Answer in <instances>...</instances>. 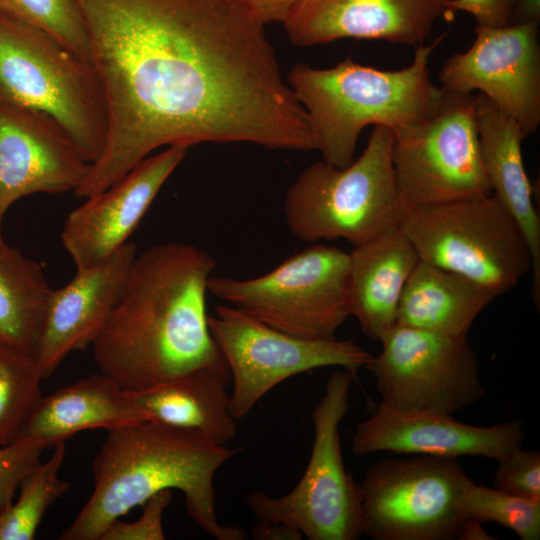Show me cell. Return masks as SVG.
I'll return each instance as SVG.
<instances>
[{
    "label": "cell",
    "mask_w": 540,
    "mask_h": 540,
    "mask_svg": "<svg viewBox=\"0 0 540 540\" xmlns=\"http://www.w3.org/2000/svg\"><path fill=\"white\" fill-rule=\"evenodd\" d=\"M108 112L75 189H106L155 149L243 142L316 150L308 115L244 0H74Z\"/></svg>",
    "instance_id": "1"
},
{
    "label": "cell",
    "mask_w": 540,
    "mask_h": 540,
    "mask_svg": "<svg viewBox=\"0 0 540 540\" xmlns=\"http://www.w3.org/2000/svg\"><path fill=\"white\" fill-rule=\"evenodd\" d=\"M216 264L184 242L137 254L118 303L91 345L100 373L129 392L199 368L230 378L208 326V280Z\"/></svg>",
    "instance_id": "2"
},
{
    "label": "cell",
    "mask_w": 540,
    "mask_h": 540,
    "mask_svg": "<svg viewBox=\"0 0 540 540\" xmlns=\"http://www.w3.org/2000/svg\"><path fill=\"white\" fill-rule=\"evenodd\" d=\"M92 464L94 489L60 540H100L108 526L163 490L184 495L189 517L216 540H244L242 527L221 524L214 480L242 447L152 421L107 430Z\"/></svg>",
    "instance_id": "3"
},
{
    "label": "cell",
    "mask_w": 540,
    "mask_h": 540,
    "mask_svg": "<svg viewBox=\"0 0 540 540\" xmlns=\"http://www.w3.org/2000/svg\"><path fill=\"white\" fill-rule=\"evenodd\" d=\"M444 34L415 47L412 62L380 70L351 58L330 68L294 65L288 83L304 107L322 160L338 168L354 160L358 137L370 125L393 133L418 125L440 108L444 90L429 75V59Z\"/></svg>",
    "instance_id": "4"
},
{
    "label": "cell",
    "mask_w": 540,
    "mask_h": 540,
    "mask_svg": "<svg viewBox=\"0 0 540 540\" xmlns=\"http://www.w3.org/2000/svg\"><path fill=\"white\" fill-rule=\"evenodd\" d=\"M393 131L373 126L362 154L343 168L323 160L306 167L288 188L284 216L306 242L344 239L361 245L399 224L400 202L392 165Z\"/></svg>",
    "instance_id": "5"
},
{
    "label": "cell",
    "mask_w": 540,
    "mask_h": 540,
    "mask_svg": "<svg viewBox=\"0 0 540 540\" xmlns=\"http://www.w3.org/2000/svg\"><path fill=\"white\" fill-rule=\"evenodd\" d=\"M0 95L55 118L91 165L108 131L94 67L47 32L0 12Z\"/></svg>",
    "instance_id": "6"
},
{
    "label": "cell",
    "mask_w": 540,
    "mask_h": 540,
    "mask_svg": "<svg viewBox=\"0 0 540 540\" xmlns=\"http://www.w3.org/2000/svg\"><path fill=\"white\" fill-rule=\"evenodd\" d=\"M355 378L346 369L329 376L312 411L311 455L297 485L282 496L262 491L246 496L257 521L286 524L309 540H356L363 534L361 490L345 469L339 433Z\"/></svg>",
    "instance_id": "7"
},
{
    "label": "cell",
    "mask_w": 540,
    "mask_h": 540,
    "mask_svg": "<svg viewBox=\"0 0 540 540\" xmlns=\"http://www.w3.org/2000/svg\"><path fill=\"white\" fill-rule=\"evenodd\" d=\"M399 226L420 260L458 273L496 296L532 270L521 229L493 194L404 209Z\"/></svg>",
    "instance_id": "8"
},
{
    "label": "cell",
    "mask_w": 540,
    "mask_h": 540,
    "mask_svg": "<svg viewBox=\"0 0 540 540\" xmlns=\"http://www.w3.org/2000/svg\"><path fill=\"white\" fill-rule=\"evenodd\" d=\"M208 293L285 333L333 339L349 307V254L316 244L250 279L212 276Z\"/></svg>",
    "instance_id": "9"
},
{
    "label": "cell",
    "mask_w": 540,
    "mask_h": 540,
    "mask_svg": "<svg viewBox=\"0 0 540 540\" xmlns=\"http://www.w3.org/2000/svg\"><path fill=\"white\" fill-rule=\"evenodd\" d=\"M472 482L457 458L411 454L381 460L359 483L363 534L374 540L458 539Z\"/></svg>",
    "instance_id": "10"
},
{
    "label": "cell",
    "mask_w": 540,
    "mask_h": 540,
    "mask_svg": "<svg viewBox=\"0 0 540 540\" xmlns=\"http://www.w3.org/2000/svg\"><path fill=\"white\" fill-rule=\"evenodd\" d=\"M393 135V172L404 209L492 194L480 150L475 95L444 90L431 118Z\"/></svg>",
    "instance_id": "11"
},
{
    "label": "cell",
    "mask_w": 540,
    "mask_h": 540,
    "mask_svg": "<svg viewBox=\"0 0 540 540\" xmlns=\"http://www.w3.org/2000/svg\"><path fill=\"white\" fill-rule=\"evenodd\" d=\"M208 326L229 369L233 384L229 410L236 420L293 376L324 367L343 368L357 376L372 358L353 339L297 337L225 303L208 315Z\"/></svg>",
    "instance_id": "12"
},
{
    "label": "cell",
    "mask_w": 540,
    "mask_h": 540,
    "mask_svg": "<svg viewBox=\"0 0 540 540\" xmlns=\"http://www.w3.org/2000/svg\"><path fill=\"white\" fill-rule=\"evenodd\" d=\"M365 369L380 405L400 412L452 416L484 398L479 360L466 336L395 324Z\"/></svg>",
    "instance_id": "13"
},
{
    "label": "cell",
    "mask_w": 540,
    "mask_h": 540,
    "mask_svg": "<svg viewBox=\"0 0 540 540\" xmlns=\"http://www.w3.org/2000/svg\"><path fill=\"white\" fill-rule=\"evenodd\" d=\"M537 22L475 27V39L443 65L441 88L478 91L511 117L524 138L540 125V45Z\"/></svg>",
    "instance_id": "14"
},
{
    "label": "cell",
    "mask_w": 540,
    "mask_h": 540,
    "mask_svg": "<svg viewBox=\"0 0 540 540\" xmlns=\"http://www.w3.org/2000/svg\"><path fill=\"white\" fill-rule=\"evenodd\" d=\"M89 167L55 118L0 95V236L4 216L17 200L74 191Z\"/></svg>",
    "instance_id": "15"
},
{
    "label": "cell",
    "mask_w": 540,
    "mask_h": 540,
    "mask_svg": "<svg viewBox=\"0 0 540 540\" xmlns=\"http://www.w3.org/2000/svg\"><path fill=\"white\" fill-rule=\"evenodd\" d=\"M187 149L170 146L148 156L67 216L61 242L76 271L91 267L127 242Z\"/></svg>",
    "instance_id": "16"
},
{
    "label": "cell",
    "mask_w": 540,
    "mask_h": 540,
    "mask_svg": "<svg viewBox=\"0 0 540 540\" xmlns=\"http://www.w3.org/2000/svg\"><path fill=\"white\" fill-rule=\"evenodd\" d=\"M454 14L451 0H300L283 25L299 46L356 38L415 48Z\"/></svg>",
    "instance_id": "17"
},
{
    "label": "cell",
    "mask_w": 540,
    "mask_h": 540,
    "mask_svg": "<svg viewBox=\"0 0 540 540\" xmlns=\"http://www.w3.org/2000/svg\"><path fill=\"white\" fill-rule=\"evenodd\" d=\"M137 255L126 242L97 264L76 271L63 287L52 289L34 359L43 379L72 352L92 345L118 303Z\"/></svg>",
    "instance_id": "18"
},
{
    "label": "cell",
    "mask_w": 540,
    "mask_h": 540,
    "mask_svg": "<svg viewBox=\"0 0 540 540\" xmlns=\"http://www.w3.org/2000/svg\"><path fill=\"white\" fill-rule=\"evenodd\" d=\"M523 423L511 420L492 426H474L453 416L400 412L381 405L356 427L352 452L425 454L450 458L484 456L499 460L524 441Z\"/></svg>",
    "instance_id": "19"
},
{
    "label": "cell",
    "mask_w": 540,
    "mask_h": 540,
    "mask_svg": "<svg viewBox=\"0 0 540 540\" xmlns=\"http://www.w3.org/2000/svg\"><path fill=\"white\" fill-rule=\"evenodd\" d=\"M348 254L350 316L380 341L396 324L402 291L420 259L399 224Z\"/></svg>",
    "instance_id": "20"
},
{
    "label": "cell",
    "mask_w": 540,
    "mask_h": 540,
    "mask_svg": "<svg viewBox=\"0 0 540 540\" xmlns=\"http://www.w3.org/2000/svg\"><path fill=\"white\" fill-rule=\"evenodd\" d=\"M475 118L484 168L492 194L521 229L533 260V298L540 301V220L532 201L517 123L483 94L475 95Z\"/></svg>",
    "instance_id": "21"
},
{
    "label": "cell",
    "mask_w": 540,
    "mask_h": 540,
    "mask_svg": "<svg viewBox=\"0 0 540 540\" xmlns=\"http://www.w3.org/2000/svg\"><path fill=\"white\" fill-rule=\"evenodd\" d=\"M142 421L129 393L99 373L42 396L18 438H31L49 448L84 430H110Z\"/></svg>",
    "instance_id": "22"
},
{
    "label": "cell",
    "mask_w": 540,
    "mask_h": 540,
    "mask_svg": "<svg viewBox=\"0 0 540 540\" xmlns=\"http://www.w3.org/2000/svg\"><path fill=\"white\" fill-rule=\"evenodd\" d=\"M230 378L211 368H199L129 392L145 421L189 429L226 445L237 433L229 410Z\"/></svg>",
    "instance_id": "23"
},
{
    "label": "cell",
    "mask_w": 540,
    "mask_h": 540,
    "mask_svg": "<svg viewBox=\"0 0 540 540\" xmlns=\"http://www.w3.org/2000/svg\"><path fill=\"white\" fill-rule=\"evenodd\" d=\"M495 293L450 270L419 260L402 291L396 324L467 336Z\"/></svg>",
    "instance_id": "24"
},
{
    "label": "cell",
    "mask_w": 540,
    "mask_h": 540,
    "mask_svg": "<svg viewBox=\"0 0 540 540\" xmlns=\"http://www.w3.org/2000/svg\"><path fill=\"white\" fill-rule=\"evenodd\" d=\"M51 288L41 265L0 236V342L33 354Z\"/></svg>",
    "instance_id": "25"
},
{
    "label": "cell",
    "mask_w": 540,
    "mask_h": 540,
    "mask_svg": "<svg viewBox=\"0 0 540 540\" xmlns=\"http://www.w3.org/2000/svg\"><path fill=\"white\" fill-rule=\"evenodd\" d=\"M52 448L50 457L20 482L17 501L0 509V540H33L48 508L70 489V484L59 476L66 454L65 441Z\"/></svg>",
    "instance_id": "26"
},
{
    "label": "cell",
    "mask_w": 540,
    "mask_h": 540,
    "mask_svg": "<svg viewBox=\"0 0 540 540\" xmlns=\"http://www.w3.org/2000/svg\"><path fill=\"white\" fill-rule=\"evenodd\" d=\"M32 353L0 342V446L15 441L42 398Z\"/></svg>",
    "instance_id": "27"
},
{
    "label": "cell",
    "mask_w": 540,
    "mask_h": 540,
    "mask_svg": "<svg viewBox=\"0 0 540 540\" xmlns=\"http://www.w3.org/2000/svg\"><path fill=\"white\" fill-rule=\"evenodd\" d=\"M0 12L47 32L90 63L86 25L74 0H0Z\"/></svg>",
    "instance_id": "28"
},
{
    "label": "cell",
    "mask_w": 540,
    "mask_h": 540,
    "mask_svg": "<svg viewBox=\"0 0 540 540\" xmlns=\"http://www.w3.org/2000/svg\"><path fill=\"white\" fill-rule=\"evenodd\" d=\"M463 505L467 519L499 523L522 540L540 538V500L516 497L472 482L464 494Z\"/></svg>",
    "instance_id": "29"
},
{
    "label": "cell",
    "mask_w": 540,
    "mask_h": 540,
    "mask_svg": "<svg viewBox=\"0 0 540 540\" xmlns=\"http://www.w3.org/2000/svg\"><path fill=\"white\" fill-rule=\"evenodd\" d=\"M494 488L530 500H540V452L515 449L497 460Z\"/></svg>",
    "instance_id": "30"
},
{
    "label": "cell",
    "mask_w": 540,
    "mask_h": 540,
    "mask_svg": "<svg viewBox=\"0 0 540 540\" xmlns=\"http://www.w3.org/2000/svg\"><path fill=\"white\" fill-rule=\"evenodd\" d=\"M46 448L44 443L24 437L0 446V509L13 502L20 482L41 462Z\"/></svg>",
    "instance_id": "31"
},
{
    "label": "cell",
    "mask_w": 540,
    "mask_h": 540,
    "mask_svg": "<svg viewBox=\"0 0 540 540\" xmlns=\"http://www.w3.org/2000/svg\"><path fill=\"white\" fill-rule=\"evenodd\" d=\"M172 500V490H163L143 505L142 515L133 522H112L100 540H164L163 514Z\"/></svg>",
    "instance_id": "32"
},
{
    "label": "cell",
    "mask_w": 540,
    "mask_h": 540,
    "mask_svg": "<svg viewBox=\"0 0 540 540\" xmlns=\"http://www.w3.org/2000/svg\"><path fill=\"white\" fill-rule=\"evenodd\" d=\"M454 12L463 11L477 26L501 27L516 23L519 0H451Z\"/></svg>",
    "instance_id": "33"
},
{
    "label": "cell",
    "mask_w": 540,
    "mask_h": 540,
    "mask_svg": "<svg viewBox=\"0 0 540 540\" xmlns=\"http://www.w3.org/2000/svg\"><path fill=\"white\" fill-rule=\"evenodd\" d=\"M254 16L264 25L282 23L300 0H244Z\"/></svg>",
    "instance_id": "34"
},
{
    "label": "cell",
    "mask_w": 540,
    "mask_h": 540,
    "mask_svg": "<svg viewBox=\"0 0 540 540\" xmlns=\"http://www.w3.org/2000/svg\"><path fill=\"white\" fill-rule=\"evenodd\" d=\"M251 536L255 540H301L303 535L297 529L283 523L257 521Z\"/></svg>",
    "instance_id": "35"
},
{
    "label": "cell",
    "mask_w": 540,
    "mask_h": 540,
    "mask_svg": "<svg viewBox=\"0 0 540 540\" xmlns=\"http://www.w3.org/2000/svg\"><path fill=\"white\" fill-rule=\"evenodd\" d=\"M540 20V0H519L517 22H537Z\"/></svg>",
    "instance_id": "36"
},
{
    "label": "cell",
    "mask_w": 540,
    "mask_h": 540,
    "mask_svg": "<svg viewBox=\"0 0 540 540\" xmlns=\"http://www.w3.org/2000/svg\"><path fill=\"white\" fill-rule=\"evenodd\" d=\"M458 539L462 540H487L494 539L481 527V522L475 519H467L462 526Z\"/></svg>",
    "instance_id": "37"
}]
</instances>
